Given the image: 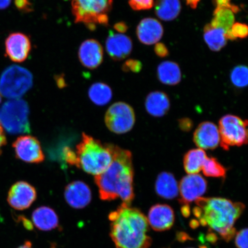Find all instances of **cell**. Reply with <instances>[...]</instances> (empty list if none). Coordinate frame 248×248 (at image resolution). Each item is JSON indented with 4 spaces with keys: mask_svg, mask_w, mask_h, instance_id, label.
Listing matches in <instances>:
<instances>
[{
    "mask_svg": "<svg viewBox=\"0 0 248 248\" xmlns=\"http://www.w3.org/2000/svg\"><path fill=\"white\" fill-rule=\"evenodd\" d=\"M203 38L211 50L219 51L224 47L227 43L226 31L220 28L213 27L207 24L204 27Z\"/></svg>",
    "mask_w": 248,
    "mask_h": 248,
    "instance_id": "cb8c5ba5",
    "label": "cell"
},
{
    "mask_svg": "<svg viewBox=\"0 0 248 248\" xmlns=\"http://www.w3.org/2000/svg\"><path fill=\"white\" fill-rule=\"evenodd\" d=\"M163 28L159 21L154 18H145L139 23L136 33L140 42L145 45L157 43L162 39Z\"/></svg>",
    "mask_w": 248,
    "mask_h": 248,
    "instance_id": "d6986e66",
    "label": "cell"
},
{
    "mask_svg": "<svg viewBox=\"0 0 248 248\" xmlns=\"http://www.w3.org/2000/svg\"><path fill=\"white\" fill-rule=\"evenodd\" d=\"M12 0H0V10L7 8L10 5Z\"/></svg>",
    "mask_w": 248,
    "mask_h": 248,
    "instance_id": "60d3db41",
    "label": "cell"
},
{
    "mask_svg": "<svg viewBox=\"0 0 248 248\" xmlns=\"http://www.w3.org/2000/svg\"><path fill=\"white\" fill-rule=\"evenodd\" d=\"M207 156L205 152L200 148L187 152L184 156V166L188 174H197L202 169Z\"/></svg>",
    "mask_w": 248,
    "mask_h": 248,
    "instance_id": "484cf974",
    "label": "cell"
},
{
    "mask_svg": "<svg viewBox=\"0 0 248 248\" xmlns=\"http://www.w3.org/2000/svg\"><path fill=\"white\" fill-rule=\"evenodd\" d=\"M17 248H33L32 244L31 243L30 241H26L25 242L24 244L22 246H20Z\"/></svg>",
    "mask_w": 248,
    "mask_h": 248,
    "instance_id": "b9f144b4",
    "label": "cell"
},
{
    "mask_svg": "<svg viewBox=\"0 0 248 248\" xmlns=\"http://www.w3.org/2000/svg\"><path fill=\"white\" fill-rule=\"evenodd\" d=\"M248 122L240 117L228 114L219 122L220 145L225 151L231 147H241L248 142Z\"/></svg>",
    "mask_w": 248,
    "mask_h": 248,
    "instance_id": "ba28073f",
    "label": "cell"
},
{
    "mask_svg": "<svg viewBox=\"0 0 248 248\" xmlns=\"http://www.w3.org/2000/svg\"><path fill=\"white\" fill-rule=\"evenodd\" d=\"M181 11L179 0H157L155 13L160 19L169 21L175 19Z\"/></svg>",
    "mask_w": 248,
    "mask_h": 248,
    "instance_id": "d4e9b609",
    "label": "cell"
},
{
    "mask_svg": "<svg viewBox=\"0 0 248 248\" xmlns=\"http://www.w3.org/2000/svg\"><path fill=\"white\" fill-rule=\"evenodd\" d=\"M207 183L200 174H188L183 178L179 185L181 195L180 202L184 206H189L192 202L201 198L206 193Z\"/></svg>",
    "mask_w": 248,
    "mask_h": 248,
    "instance_id": "8fae6325",
    "label": "cell"
},
{
    "mask_svg": "<svg viewBox=\"0 0 248 248\" xmlns=\"http://www.w3.org/2000/svg\"><path fill=\"white\" fill-rule=\"evenodd\" d=\"M1 100H2L1 94V93H0V103H1Z\"/></svg>",
    "mask_w": 248,
    "mask_h": 248,
    "instance_id": "7bdbcfd3",
    "label": "cell"
},
{
    "mask_svg": "<svg viewBox=\"0 0 248 248\" xmlns=\"http://www.w3.org/2000/svg\"><path fill=\"white\" fill-rule=\"evenodd\" d=\"M16 7L21 11L29 12L32 11V4L29 0H15Z\"/></svg>",
    "mask_w": 248,
    "mask_h": 248,
    "instance_id": "d590c367",
    "label": "cell"
},
{
    "mask_svg": "<svg viewBox=\"0 0 248 248\" xmlns=\"http://www.w3.org/2000/svg\"><path fill=\"white\" fill-rule=\"evenodd\" d=\"M158 79L163 84L176 85L181 82L182 73L177 63L171 61L161 63L157 67Z\"/></svg>",
    "mask_w": 248,
    "mask_h": 248,
    "instance_id": "603a6c76",
    "label": "cell"
},
{
    "mask_svg": "<svg viewBox=\"0 0 248 248\" xmlns=\"http://www.w3.org/2000/svg\"><path fill=\"white\" fill-rule=\"evenodd\" d=\"M29 114L26 101L20 98L9 100L0 107V125L11 134L30 133Z\"/></svg>",
    "mask_w": 248,
    "mask_h": 248,
    "instance_id": "8992f818",
    "label": "cell"
},
{
    "mask_svg": "<svg viewBox=\"0 0 248 248\" xmlns=\"http://www.w3.org/2000/svg\"><path fill=\"white\" fill-rule=\"evenodd\" d=\"M7 143V139H6L5 135L2 126L0 125V155L2 153V149L5 146Z\"/></svg>",
    "mask_w": 248,
    "mask_h": 248,
    "instance_id": "f35d334b",
    "label": "cell"
},
{
    "mask_svg": "<svg viewBox=\"0 0 248 248\" xmlns=\"http://www.w3.org/2000/svg\"><path fill=\"white\" fill-rule=\"evenodd\" d=\"M202 170H203V174L207 177H226V169L215 157H207Z\"/></svg>",
    "mask_w": 248,
    "mask_h": 248,
    "instance_id": "f1b7e54d",
    "label": "cell"
},
{
    "mask_svg": "<svg viewBox=\"0 0 248 248\" xmlns=\"http://www.w3.org/2000/svg\"><path fill=\"white\" fill-rule=\"evenodd\" d=\"M89 97L98 106H104L112 98V91L109 86L102 82L95 83L90 88Z\"/></svg>",
    "mask_w": 248,
    "mask_h": 248,
    "instance_id": "4316f807",
    "label": "cell"
},
{
    "mask_svg": "<svg viewBox=\"0 0 248 248\" xmlns=\"http://www.w3.org/2000/svg\"><path fill=\"white\" fill-rule=\"evenodd\" d=\"M114 29L118 32L120 33H125L128 29V26L123 21H120V22L117 23L114 25Z\"/></svg>",
    "mask_w": 248,
    "mask_h": 248,
    "instance_id": "74e56055",
    "label": "cell"
},
{
    "mask_svg": "<svg viewBox=\"0 0 248 248\" xmlns=\"http://www.w3.org/2000/svg\"><path fill=\"white\" fill-rule=\"evenodd\" d=\"M134 170L131 152L113 144V160L109 166L94 181L100 199L111 201L120 198L123 203L131 205L135 197Z\"/></svg>",
    "mask_w": 248,
    "mask_h": 248,
    "instance_id": "6da1fadb",
    "label": "cell"
},
{
    "mask_svg": "<svg viewBox=\"0 0 248 248\" xmlns=\"http://www.w3.org/2000/svg\"><path fill=\"white\" fill-rule=\"evenodd\" d=\"M33 224L42 231L54 230L59 226V218L55 211L47 206H41L33 211Z\"/></svg>",
    "mask_w": 248,
    "mask_h": 248,
    "instance_id": "ffe728a7",
    "label": "cell"
},
{
    "mask_svg": "<svg viewBox=\"0 0 248 248\" xmlns=\"http://www.w3.org/2000/svg\"><path fill=\"white\" fill-rule=\"evenodd\" d=\"M64 198L71 207L77 209H83L91 202L92 191L85 183L74 181L65 188Z\"/></svg>",
    "mask_w": 248,
    "mask_h": 248,
    "instance_id": "2e32d148",
    "label": "cell"
},
{
    "mask_svg": "<svg viewBox=\"0 0 248 248\" xmlns=\"http://www.w3.org/2000/svg\"><path fill=\"white\" fill-rule=\"evenodd\" d=\"M201 0H186L187 5L190 6L192 9H196Z\"/></svg>",
    "mask_w": 248,
    "mask_h": 248,
    "instance_id": "ab89813d",
    "label": "cell"
},
{
    "mask_svg": "<svg viewBox=\"0 0 248 248\" xmlns=\"http://www.w3.org/2000/svg\"><path fill=\"white\" fill-rule=\"evenodd\" d=\"M129 4L135 11L148 10L154 7V0H129Z\"/></svg>",
    "mask_w": 248,
    "mask_h": 248,
    "instance_id": "4dcf8cb0",
    "label": "cell"
},
{
    "mask_svg": "<svg viewBox=\"0 0 248 248\" xmlns=\"http://www.w3.org/2000/svg\"><path fill=\"white\" fill-rule=\"evenodd\" d=\"M133 48L132 40L123 34L114 33L110 31L106 41L108 54L113 60L122 61L131 54Z\"/></svg>",
    "mask_w": 248,
    "mask_h": 248,
    "instance_id": "ac0fdd59",
    "label": "cell"
},
{
    "mask_svg": "<svg viewBox=\"0 0 248 248\" xmlns=\"http://www.w3.org/2000/svg\"><path fill=\"white\" fill-rule=\"evenodd\" d=\"M248 229H242L235 237V246L237 248H248Z\"/></svg>",
    "mask_w": 248,
    "mask_h": 248,
    "instance_id": "836d02e7",
    "label": "cell"
},
{
    "mask_svg": "<svg viewBox=\"0 0 248 248\" xmlns=\"http://www.w3.org/2000/svg\"><path fill=\"white\" fill-rule=\"evenodd\" d=\"M32 85V73L17 65L7 67L0 77V93L10 100L19 99Z\"/></svg>",
    "mask_w": 248,
    "mask_h": 248,
    "instance_id": "52a82bcc",
    "label": "cell"
},
{
    "mask_svg": "<svg viewBox=\"0 0 248 248\" xmlns=\"http://www.w3.org/2000/svg\"><path fill=\"white\" fill-rule=\"evenodd\" d=\"M147 219L148 224L154 231L169 230L175 221L174 212L171 207L167 204H155L149 211Z\"/></svg>",
    "mask_w": 248,
    "mask_h": 248,
    "instance_id": "9a60e30c",
    "label": "cell"
},
{
    "mask_svg": "<svg viewBox=\"0 0 248 248\" xmlns=\"http://www.w3.org/2000/svg\"><path fill=\"white\" fill-rule=\"evenodd\" d=\"M110 237L116 248H149L151 238L147 234L146 217L138 209L122 203L108 215Z\"/></svg>",
    "mask_w": 248,
    "mask_h": 248,
    "instance_id": "7a4b0ae2",
    "label": "cell"
},
{
    "mask_svg": "<svg viewBox=\"0 0 248 248\" xmlns=\"http://www.w3.org/2000/svg\"><path fill=\"white\" fill-rule=\"evenodd\" d=\"M145 107L150 115L156 117H162L170 109V101L168 95L162 92H151L145 100Z\"/></svg>",
    "mask_w": 248,
    "mask_h": 248,
    "instance_id": "44dd1931",
    "label": "cell"
},
{
    "mask_svg": "<svg viewBox=\"0 0 248 248\" xmlns=\"http://www.w3.org/2000/svg\"><path fill=\"white\" fill-rule=\"evenodd\" d=\"M155 54L160 58H165L169 55V49L166 45L162 43H157L154 48Z\"/></svg>",
    "mask_w": 248,
    "mask_h": 248,
    "instance_id": "8d00e7d4",
    "label": "cell"
},
{
    "mask_svg": "<svg viewBox=\"0 0 248 248\" xmlns=\"http://www.w3.org/2000/svg\"><path fill=\"white\" fill-rule=\"evenodd\" d=\"M193 140L202 150H214L220 144L218 126L212 122L201 123L194 132Z\"/></svg>",
    "mask_w": 248,
    "mask_h": 248,
    "instance_id": "e0dca14e",
    "label": "cell"
},
{
    "mask_svg": "<svg viewBox=\"0 0 248 248\" xmlns=\"http://www.w3.org/2000/svg\"><path fill=\"white\" fill-rule=\"evenodd\" d=\"M135 121L134 110L125 102H117L111 105L105 114L107 128L116 134H124L131 131Z\"/></svg>",
    "mask_w": 248,
    "mask_h": 248,
    "instance_id": "9c48e42d",
    "label": "cell"
},
{
    "mask_svg": "<svg viewBox=\"0 0 248 248\" xmlns=\"http://www.w3.org/2000/svg\"><path fill=\"white\" fill-rule=\"evenodd\" d=\"M216 8H228L232 9L234 14L239 12L240 9L237 5L232 4L231 0H213Z\"/></svg>",
    "mask_w": 248,
    "mask_h": 248,
    "instance_id": "e575fe53",
    "label": "cell"
},
{
    "mask_svg": "<svg viewBox=\"0 0 248 248\" xmlns=\"http://www.w3.org/2000/svg\"><path fill=\"white\" fill-rule=\"evenodd\" d=\"M78 58L82 66L87 69H97L104 61L103 47L97 40H86L80 46Z\"/></svg>",
    "mask_w": 248,
    "mask_h": 248,
    "instance_id": "5bb4252c",
    "label": "cell"
},
{
    "mask_svg": "<svg viewBox=\"0 0 248 248\" xmlns=\"http://www.w3.org/2000/svg\"><path fill=\"white\" fill-rule=\"evenodd\" d=\"M16 156L29 163L38 164L43 162L45 156L38 139L30 135L21 136L12 145Z\"/></svg>",
    "mask_w": 248,
    "mask_h": 248,
    "instance_id": "30bf717a",
    "label": "cell"
},
{
    "mask_svg": "<svg viewBox=\"0 0 248 248\" xmlns=\"http://www.w3.org/2000/svg\"><path fill=\"white\" fill-rule=\"evenodd\" d=\"M235 16L232 9L228 8H216L210 24L213 27L220 28L227 32L234 23Z\"/></svg>",
    "mask_w": 248,
    "mask_h": 248,
    "instance_id": "83f0119b",
    "label": "cell"
},
{
    "mask_svg": "<svg viewBox=\"0 0 248 248\" xmlns=\"http://www.w3.org/2000/svg\"><path fill=\"white\" fill-rule=\"evenodd\" d=\"M76 166L94 176L101 174L113 160V144H103L98 140L82 133L76 147Z\"/></svg>",
    "mask_w": 248,
    "mask_h": 248,
    "instance_id": "277c9868",
    "label": "cell"
},
{
    "mask_svg": "<svg viewBox=\"0 0 248 248\" xmlns=\"http://www.w3.org/2000/svg\"><path fill=\"white\" fill-rule=\"evenodd\" d=\"M142 69L141 62L136 60H129L123 64V70L125 72L132 71L133 73H139Z\"/></svg>",
    "mask_w": 248,
    "mask_h": 248,
    "instance_id": "d6a6232c",
    "label": "cell"
},
{
    "mask_svg": "<svg viewBox=\"0 0 248 248\" xmlns=\"http://www.w3.org/2000/svg\"><path fill=\"white\" fill-rule=\"evenodd\" d=\"M6 55L12 61L21 63L26 61L31 50L29 37L20 32L10 34L5 40Z\"/></svg>",
    "mask_w": 248,
    "mask_h": 248,
    "instance_id": "4fadbf2b",
    "label": "cell"
},
{
    "mask_svg": "<svg viewBox=\"0 0 248 248\" xmlns=\"http://www.w3.org/2000/svg\"><path fill=\"white\" fill-rule=\"evenodd\" d=\"M37 198L35 187L29 183L20 181L16 183L8 194V202L12 208L17 210L29 209Z\"/></svg>",
    "mask_w": 248,
    "mask_h": 248,
    "instance_id": "7c38bea8",
    "label": "cell"
},
{
    "mask_svg": "<svg viewBox=\"0 0 248 248\" xmlns=\"http://www.w3.org/2000/svg\"><path fill=\"white\" fill-rule=\"evenodd\" d=\"M195 202L193 213L202 225L208 226L226 241L234 237L235 223L246 207L243 203L223 198H200Z\"/></svg>",
    "mask_w": 248,
    "mask_h": 248,
    "instance_id": "3957f363",
    "label": "cell"
},
{
    "mask_svg": "<svg viewBox=\"0 0 248 248\" xmlns=\"http://www.w3.org/2000/svg\"><path fill=\"white\" fill-rule=\"evenodd\" d=\"M231 31L235 39H245L248 36V27L246 24L235 23L232 25Z\"/></svg>",
    "mask_w": 248,
    "mask_h": 248,
    "instance_id": "1f68e13d",
    "label": "cell"
},
{
    "mask_svg": "<svg viewBox=\"0 0 248 248\" xmlns=\"http://www.w3.org/2000/svg\"><path fill=\"white\" fill-rule=\"evenodd\" d=\"M155 190L160 197L167 200H172L178 196L179 185L172 173L163 172L158 175Z\"/></svg>",
    "mask_w": 248,
    "mask_h": 248,
    "instance_id": "7402d4cb",
    "label": "cell"
},
{
    "mask_svg": "<svg viewBox=\"0 0 248 248\" xmlns=\"http://www.w3.org/2000/svg\"><path fill=\"white\" fill-rule=\"evenodd\" d=\"M113 0H71L75 22L91 31L98 26H108Z\"/></svg>",
    "mask_w": 248,
    "mask_h": 248,
    "instance_id": "5b68a950",
    "label": "cell"
},
{
    "mask_svg": "<svg viewBox=\"0 0 248 248\" xmlns=\"http://www.w3.org/2000/svg\"><path fill=\"white\" fill-rule=\"evenodd\" d=\"M231 81L237 88H243L247 86L248 83V68L244 65H240L234 68L231 74Z\"/></svg>",
    "mask_w": 248,
    "mask_h": 248,
    "instance_id": "f546056e",
    "label": "cell"
}]
</instances>
